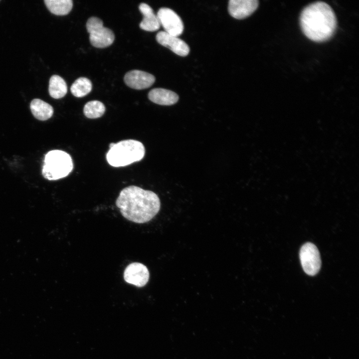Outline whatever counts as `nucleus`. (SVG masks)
I'll use <instances>...</instances> for the list:
<instances>
[{"label": "nucleus", "instance_id": "1", "mask_svg": "<svg viewBox=\"0 0 359 359\" xmlns=\"http://www.w3.org/2000/svg\"><path fill=\"white\" fill-rule=\"evenodd\" d=\"M116 204L124 217L137 223L147 222L160 209V200L152 191L131 185L123 189Z\"/></svg>", "mask_w": 359, "mask_h": 359}, {"label": "nucleus", "instance_id": "2", "mask_svg": "<svg viewBox=\"0 0 359 359\" xmlns=\"http://www.w3.org/2000/svg\"><path fill=\"white\" fill-rule=\"evenodd\" d=\"M301 29L309 39L317 42L328 40L337 27L336 15L331 7L323 1H316L305 7L300 16Z\"/></svg>", "mask_w": 359, "mask_h": 359}, {"label": "nucleus", "instance_id": "3", "mask_svg": "<svg viewBox=\"0 0 359 359\" xmlns=\"http://www.w3.org/2000/svg\"><path fill=\"white\" fill-rule=\"evenodd\" d=\"M106 154L109 165L114 167H124L141 161L144 157L143 144L135 140H126L111 143Z\"/></svg>", "mask_w": 359, "mask_h": 359}, {"label": "nucleus", "instance_id": "4", "mask_svg": "<svg viewBox=\"0 0 359 359\" xmlns=\"http://www.w3.org/2000/svg\"><path fill=\"white\" fill-rule=\"evenodd\" d=\"M73 168L72 158L68 153L59 150H52L45 156L42 174L48 180H57L67 176Z\"/></svg>", "mask_w": 359, "mask_h": 359}, {"label": "nucleus", "instance_id": "5", "mask_svg": "<svg viewBox=\"0 0 359 359\" xmlns=\"http://www.w3.org/2000/svg\"><path fill=\"white\" fill-rule=\"evenodd\" d=\"M86 29L89 33L91 44L97 48H105L111 45L115 39L113 32L103 26L102 20L97 17H90L86 22Z\"/></svg>", "mask_w": 359, "mask_h": 359}, {"label": "nucleus", "instance_id": "6", "mask_svg": "<svg viewBox=\"0 0 359 359\" xmlns=\"http://www.w3.org/2000/svg\"><path fill=\"white\" fill-rule=\"evenodd\" d=\"M300 258L302 268L306 274L314 276L318 273L321 261L319 250L314 244L308 242L302 246Z\"/></svg>", "mask_w": 359, "mask_h": 359}, {"label": "nucleus", "instance_id": "7", "mask_svg": "<svg viewBox=\"0 0 359 359\" xmlns=\"http://www.w3.org/2000/svg\"><path fill=\"white\" fill-rule=\"evenodd\" d=\"M160 25L163 27L166 32L171 35L178 36L183 32V24L180 17L173 10L162 7L157 14Z\"/></svg>", "mask_w": 359, "mask_h": 359}, {"label": "nucleus", "instance_id": "8", "mask_svg": "<svg viewBox=\"0 0 359 359\" xmlns=\"http://www.w3.org/2000/svg\"><path fill=\"white\" fill-rule=\"evenodd\" d=\"M149 277L150 274L147 267L139 262L130 264L124 272V280L127 283L138 287L146 285L149 281Z\"/></svg>", "mask_w": 359, "mask_h": 359}, {"label": "nucleus", "instance_id": "9", "mask_svg": "<svg viewBox=\"0 0 359 359\" xmlns=\"http://www.w3.org/2000/svg\"><path fill=\"white\" fill-rule=\"evenodd\" d=\"M157 42L176 54L185 56L189 52V47L183 40L164 31L159 32L156 36Z\"/></svg>", "mask_w": 359, "mask_h": 359}, {"label": "nucleus", "instance_id": "10", "mask_svg": "<svg viewBox=\"0 0 359 359\" xmlns=\"http://www.w3.org/2000/svg\"><path fill=\"white\" fill-rule=\"evenodd\" d=\"M124 80L126 84L129 87L142 90L151 87L155 81V77L147 72L133 70L125 74Z\"/></svg>", "mask_w": 359, "mask_h": 359}, {"label": "nucleus", "instance_id": "11", "mask_svg": "<svg viewBox=\"0 0 359 359\" xmlns=\"http://www.w3.org/2000/svg\"><path fill=\"white\" fill-rule=\"evenodd\" d=\"M258 5L257 0H230L228 2V10L231 16L241 19L253 13Z\"/></svg>", "mask_w": 359, "mask_h": 359}, {"label": "nucleus", "instance_id": "12", "mask_svg": "<svg viewBox=\"0 0 359 359\" xmlns=\"http://www.w3.org/2000/svg\"><path fill=\"white\" fill-rule=\"evenodd\" d=\"M139 9L143 15V18L139 24L140 27L145 31H155L160 27V23L157 15L152 8L148 4L141 3Z\"/></svg>", "mask_w": 359, "mask_h": 359}, {"label": "nucleus", "instance_id": "13", "mask_svg": "<svg viewBox=\"0 0 359 359\" xmlns=\"http://www.w3.org/2000/svg\"><path fill=\"white\" fill-rule=\"evenodd\" d=\"M149 99L153 103L169 106L176 104L179 100V96L175 92L164 88H155L148 94Z\"/></svg>", "mask_w": 359, "mask_h": 359}, {"label": "nucleus", "instance_id": "14", "mask_svg": "<svg viewBox=\"0 0 359 359\" xmlns=\"http://www.w3.org/2000/svg\"><path fill=\"white\" fill-rule=\"evenodd\" d=\"M30 108L34 117L40 121L50 118L53 114V108L48 103L40 99H33L30 104Z\"/></svg>", "mask_w": 359, "mask_h": 359}, {"label": "nucleus", "instance_id": "15", "mask_svg": "<svg viewBox=\"0 0 359 359\" xmlns=\"http://www.w3.org/2000/svg\"><path fill=\"white\" fill-rule=\"evenodd\" d=\"M48 91L51 97L54 99L61 98L67 93V84L61 77L53 75L49 79Z\"/></svg>", "mask_w": 359, "mask_h": 359}, {"label": "nucleus", "instance_id": "16", "mask_svg": "<svg viewBox=\"0 0 359 359\" xmlns=\"http://www.w3.org/2000/svg\"><path fill=\"white\" fill-rule=\"evenodd\" d=\"M44 2L48 9L57 15L68 14L73 6L71 0H45Z\"/></svg>", "mask_w": 359, "mask_h": 359}, {"label": "nucleus", "instance_id": "17", "mask_svg": "<svg viewBox=\"0 0 359 359\" xmlns=\"http://www.w3.org/2000/svg\"><path fill=\"white\" fill-rule=\"evenodd\" d=\"M92 88V82L89 79L86 77H80L72 84L70 90L74 96L82 97L89 94Z\"/></svg>", "mask_w": 359, "mask_h": 359}, {"label": "nucleus", "instance_id": "18", "mask_svg": "<svg viewBox=\"0 0 359 359\" xmlns=\"http://www.w3.org/2000/svg\"><path fill=\"white\" fill-rule=\"evenodd\" d=\"M105 106L103 103L98 100L87 102L83 108L85 116L90 119L101 117L105 113Z\"/></svg>", "mask_w": 359, "mask_h": 359}]
</instances>
